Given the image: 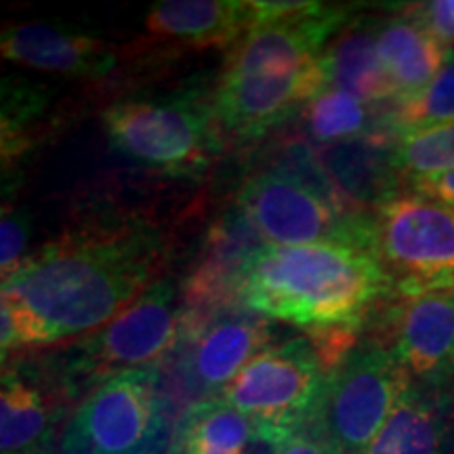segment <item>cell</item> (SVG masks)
Listing matches in <instances>:
<instances>
[{
    "mask_svg": "<svg viewBox=\"0 0 454 454\" xmlns=\"http://www.w3.org/2000/svg\"><path fill=\"white\" fill-rule=\"evenodd\" d=\"M168 400L160 372L141 368L95 385L67 425L64 454H164L170 446Z\"/></svg>",
    "mask_w": 454,
    "mask_h": 454,
    "instance_id": "cell-6",
    "label": "cell"
},
{
    "mask_svg": "<svg viewBox=\"0 0 454 454\" xmlns=\"http://www.w3.org/2000/svg\"><path fill=\"white\" fill-rule=\"evenodd\" d=\"M377 47L395 101L421 93L452 59V51L402 9L389 20L377 21Z\"/></svg>",
    "mask_w": 454,
    "mask_h": 454,
    "instance_id": "cell-17",
    "label": "cell"
},
{
    "mask_svg": "<svg viewBox=\"0 0 454 454\" xmlns=\"http://www.w3.org/2000/svg\"><path fill=\"white\" fill-rule=\"evenodd\" d=\"M414 21H419L435 41L452 49L454 44V0H427L400 7Z\"/></svg>",
    "mask_w": 454,
    "mask_h": 454,
    "instance_id": "cell-25",
    "label": "cell"
},
{
    "mask_svg": "<svg viewBox=\"0 0 454 454\" xmlns=\"http://www.w3.org/2000/svg\"><path fill=\"white\" fill-rule=\"evenodd\" d=\"M372 107L348 90L325 89L305 106V129L311 141L320 145L340 144L372 133H387L379 127Z\"/></svg>",
    "mask_w": 454,
    "mask_h": 454,
    "instance_id": "cell-21",
    "label": "cell"
},
{
    "mask_svg": "<svg viewBox=\"0 0 454 454\" xmlns=\"http://www.w3.org/2000/svg\"><path fill=\"white\" fill-rule=\"evenodd\" d=\"M147 30L190 47L238 44L254 27L253 0H162L145 17Z\"/></svg>",
    "mask_w": 454,
    "mask_h": 454,
    "instance_id": "cell-16",
    "label": "cell"
},
{
    "mask_svg": "<svg viewBox=\"0 0 454 454\" xmlns=\"http://www.w3.org/2000/svg\"><path fill=\"white\" fill-rule=\"evenodd\" d=\"M446 122H454V55L421 93L395 101L385 116V129L394 139Z\"/></svg>",
    "mask_w": 454,
    "mask_h": 454,
    "instance_id": "cell-22",
    "label": "cell"
},
{
    "mask_svg": "<svg viewBox=\"0 0 454 454\" xmlns=\"http://www.w3.org/2000/svg\"><path fill=\"white\" fill-rule=\"evenodd\" d=\"M160 242L141 227L87 231L49 244L3 280L0 345L7 354L98 331L144 293Z\"/></svg>",
    "mask_w": 454,
    "mask_h": 454,
    "instance_id": "cell-1",
    "label": "cell"
},
{
    "mask_svg": "<svg viewBox=\"0 0 454 454\" xmlns=\"http://www.w3.org/2000/svg\"><path fill=\"white\" fill-rule=\"evenodd\" d=\"M411 190H417L421 192V194L438 198V200L454 208V170H450V173L434 175V177H427V179L412 181Z\"/></svg>",
    "mask_w": 454,
    "mask_h": 454,
    "instance_id": "cell-27",
    "label": "cell"
},
{
    "mask_svg": "<svg viewBox=\"0 0 454 454\" xmlns=\"http://www.w3.org/2000/svg\"><path fill=\"white\" fill-rule=\"evenodd\" d=\"M391 297L374 242L263 244L242 265L236 305L301 326L309 339L357 334Z\"/></svg>",
    "mask_w": 454,
    "mask_h": 454,
    "instance_id": "cell-2",
    "label": "cell"
},
{
    "mask_svg": "<svg viewBox=\"0 0 454 454\" xmlns=\"http://www.w3.org/2000/svg\"><path fill=\"white\" fill-rule=\"evenodd\" d=\"M254 442L251 423L223 397H204L181 412L168 454H247Z\"/></svg>",
    "mask_w": 454,
    "mask_h": 454,
    "instance_id": "cell-20",
    "label": "cell"
},
{
    "mask_svg": "<svg viewBox=\"0 0 454 454\" xmlns=\"http://www.w3.org/2000/svg\"><path fill=\"white\" fill-rule=\"evenodd\" d=\"M0 49L11 64L67 76L99 78L116 64L112 49L101 38L44 21L7 26Z\"/></svg>",
    "mask_w": 454,
    "mask_h": 454,
    "instance_id": "cell-13",
    "label": "cell"
},
{
    "mask_svg": "<svg viewBox=\"0 0 454 454\" xmlns=\"http://www.w3.org/2000/svg\"><path fill=\"white\" fill-rule=\"evenodd\" d=\"M362 454H454V400L446 381H411Z\"/></svg>",
    "mask_w": 454,
    "mask_h": 454,
    "instance_id": "cell-14",
    "label": "cell"
},
{
    "mask_svg": "<svg viewBox=\"0 0 454 454\" xmlns=\"http://www.w3.org/2000/svg\"><path fill=\"white\" fill-rule=\"evenodd\" d=\"M30 238V225L26 215L13 208H4L3 223H0V268H3V280L24 263V253Z\"/></svg>",
    "mask_w": 454,
    "mask_h": 454,
    "instance_id": "cell-24",
    "label": "cell"
},
{
    "mask_svg": "<svg viewBox=\"0 0 454 454\" xmlns=\"http://www.w3.org/2000/svg\"><path fill=\"white\" fill-rule=\"evenodd\" d=\"M181 328L184 316L175 288L168 282L150 284L137 301L72 349L66 383L74 379L101 383L114 374L154 368L177 348Z\"/></svg>",
    "mask_w": 454,
    "mask_h": 454,
    "instance_id": "cell-10",
    "label": "cell"
},
{
    "mask_svg": "<svg viewBox=\"0 0 454 454\" xmlns=\"http://www.w3.org/2000/svg\"><path fill=\"white\" fill-rule=\"evenodd\" d=\"M268 317L236 305L194 320L184 316L179 374L192 394L217 397L254 356L270 348ZM177 349V348H175Z\"/></svg>",
    "mask_w": 454,
    "mask_h": 454,
    "instance_id": "cell-11",
    "label": "cell"
},
{
    "mask_svg": "<svg viewBox=\"0 0 454 454\" xmlns=\"http://www.w3.org/2000/svg\"><path fill=\"white\" fill-rule=\"evenodd\" d=\"M114 150L168 175H198L221 152L213 104L196 93L164 99H129L104 112Z\"/></svg>",
    "mask_w": 454,
    "mask_h": 454,
    "instance_id": "cell-5",
    "label": "cell"
},
{
    "mask_svg": "<svg viewBox=\"0 0 454 454\" xmlns=\"http://www.w3.org/2000/svg\"><path fill=\"white\" fill-rule=\"evenodd\" d=\"M394 162L402 179L434 177L454 170V122L394 139Z\"/></svg>",
    "mask_w": 454,
    "mask_h": 454,
    "instance_id": "cell-23",
    "label": "cell"
},
{
    "mask_svg": "<svg viewBox=\"0 0 454 454\" xmlns=\"http://www.w3.org/2000/svg\"><path fill=\"white\" fill-rule=\"evenodd\" d=\"M55 421V404L41 381L20 368L3 371L0 389V446L3 454L36 452L47 444Z\"/></svg>",
    "mask_w": 454,
    "mask_h": 454,
    "instance_id": "cell-19",
    "label": "cell"
},
{
    "mask_svg": "<svg viewBox=\"0 0 454 454\" xmlns=\"http://www.w3.org/2000/svg\"><path fill=\"white\" fill-rule=\"evenodd\" d=\"M331 371L309 339L270 345L217 397L251 423L254 444L276 450L316 423Z\"/></svg>",
    "mask_w": 454,
    "mask_h": 454,
    "instance_id": "cell-4",
    "label": "cell"
},
{
    "mask_svg": "<svg viewBox=\"0 0 454 454\" xmlns=\"http://www.w3.org/2000/svg\"><path fill=\"white\" fill-rule=\"evenodd\" d=\"M411 381L383 343L374 337L357 340L328 377L317 429L343 454H362Z\"/></svg>",
    "mask_w": 454,
    "mask_h": 454,
    "instance_id": "cell-9",
    "label": "cell"
},
{
    "mask_svg": "<svg viewBox=\"0 0 454 454\" xmlns=\"http://www.w3.org/2000/svg\"><path fill=\"white\" fill-rule=\"evenodd\" d=\"M238 202L242 219L265 244L374 242L372 215L331 202L278 164L253 175Z\"/></svg>",
    "mask_w": 454,
    "mask_h": 454,
    "instance_id": "cell-8",
    "label": "cell"
},
{
    "mask_svg": "<svg viewBox=\"0 0 454 454\" xmlns=\"http://www.w3.org/2000/svg\"><path fill=\"white\" fill-rule=\"evenodd\" d=\"M316 156L339 194L357 211L362 207H381L397 194L402 175L395 168L394 137L389 133L320 145Z\"/></svg>",
    "mask_w": 454,
    "mask_h": 454,
    "instance_id": "cell-15",
    "label": "cell"
},
{
    "mask_svg": "<svg viewBox=\"0 0 454 454\" xmlns=\"http://www.w3.org/2000/svg\"><path fill=\"white\" fill-rule=\"evenodd\" d=\"M372 238L391 294L454 288V208L438 198L397 192L374 208Z\"/></svg>",
    "mask_w": 454,
    "mask_h": 454,
    "instance_id": "cell-7",
    "label": "cell"
},
{
    "mask_svg": "<svg viewBox=\"0 0 454 454\" xmlns=\"http://www.w3.org/2000/svg\"><path fill=\"white\" fill-rule=\"evenodd\" d=\"M351 24V9L316 3L305 13L253 27L227 55L213 98L219 129L254 139L326 89L328 44Z\"/></svg>",
    "mask_w": 454,
    "mask_h": 454,
    "instance_id": "cell-3",
    "label": "cell"
},
{
    "mask_svg": "<svg viewBox=\"0 0 454 454\" xmlns=\"http://www.w3.org/2000/svg\"><path fill=\"white\" fill-rule=\"evenodd\" d=\"M322 64L326 89L348 90L368 106L395 101V93L379 57L377 24L351 21L328 44Z\"/></svg>",
    "mask_w": 454,
    "mask_h": 454,
    "instance_id": "cell-18",
    "label": "cell"
},
{
    "mask_svg": "<svg viewBox=\"0 0 454 454\" xmlns=\"http://www.w3.org/2000/svg\"><path fill=\"white\" fill-rule=\"evenodd\" d=\"M271 454H343L337 446L333 444L331 440L317 429V425L314 423L309 429H305L303 434H299L297 438H293L286 444H282L276 450H271Z\"/></svg>",
    "mask_w": 454,
    "mask_h": 454,
    "instance_id": "cell-26",
    "label": "cell"
},
{
    "mask_svg": "<svg viewBox=\"0 0 454 454\" xmlns=\"http://www.w3.org/2000/svg\"><path fill=\"white\" fill-rule=\"evenodd\" d=\"M15 454H43V450H36V452H15Z\"/></svg>",
    "mask_w": 454,
    "mask_h": 454,
    "instance_id": "cell-28",
    "label": "cell"
},
{
    "mask_svg": "<svg viewBox=\"0 0 454 454\" xmlns=\"http://www.w3.org/2000/svg\"><path fill=\"white\" fill-rule=\"evenodd\" d=\"M379 314V343L412 381H446L454 368V288L391 294Z\"/></svg>",
    "mask_w": 454,
    "mask_h": 454,
    "instance_id": "cell-12",
    "label": "cell"
}]
</instances>
